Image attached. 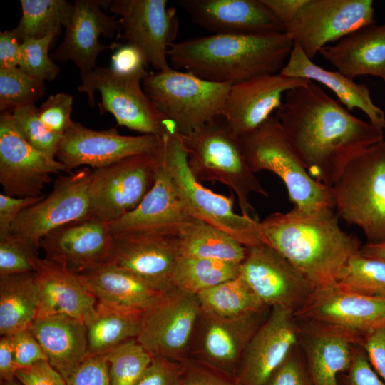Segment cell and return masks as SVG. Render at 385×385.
<instances>
[{"label": "cell", "instance_id": "obj_1", "mask_svg": "<svg viewBox=\"0 0 385 385\" xmlns=\"http://www.w3.org/2000/svg\"><path fill=\"white\" fill-rule=\"evenodd\" d=\"M275 115L309 175L329 187L351 160L384 140L382 129L352 115L311 81L287 91Z\"/></svg>", "mask_w": 385, "mask_h": 385}, {"label": "cell", "instance_id": "obj_2", "mask_svg": "<svg viewBox=\"0 0 385 385\" xmlns=\"http://www.w3.org/2000/svg\"><path fill=\"white\" fill-rule=\"evenodd\" d=\"M334 210L294 207L260 222L262 242L286 258L314 289L334 285L343 266L361 252L359 241L341 229Z\"/></svg>", "mask_w": 385, "mask_h": 385}, {"label": "cell", "instance_id": "obj_3", "mask_svg": "<svg viewBox=\"0 0 385 385\" xmlns=\"http://www.w3.org/2000/svg\"><path fill=\"white\" fill-rule=\"evenodd\" d=\"M294 43L284 32L257 35L209 34L175 42L168 58L206 81L235 84L279 73Z\"/></svg>", "mask_w": 385, "mask_h": 385}, {"label": "cell", "instance_id": "obj_4", "mask_svg": "<svg viewBox=\"0 0 385 385\" xmlns=\"http://www.w3.org/2000/svg\"><path fill=\"white\" fill-rule=\"evenodd\" d=\"M220 117L188 134L178 133L188 166L199 182L217 181L230 188L242 215L259 221L250 195L268 197V193L250 168L240 136Z\"/></svg>", "mask_w": 385, "mask_h": 385}, {"label": "cell", "instance_id": "obj_5", "mask_svg": "<svg viewBox=\"0 0 385 385\" xmlns=\"http://www.w3.org/2000/svg\"><path fill=\"white\" fill-rule=\"evenodd\" d=\"M159 150L178 199L190 217L223 231L246 247L263 243L260 221L236 214L232 195L215 193L193 176L178 133L170 131L160 138Z\"/></svg>", "mask_w": 385, "mask_h": 385}, {"label": "cell", "instance_id": "obj_6", "mask_svg": "<svg viewBox=\"0 0 385 385\" xmlns=\"http://www.w3.org/2000/svg\"><path fill=\"white\" fill-rule=\"evenodd\" d=\"M332 188L339 216L359 227L369 243L384 242L385 140L351 160Z\"/></svg>", "mask_w": 385, "mask_h": 385}, {"label": "cell", "instance_id": "obj_7", "mask_svg": "<svg viewBox=\"0 0 385 385\" xmlns=\"http://www.w3.org/2000/svg\"><path fill=\"white\" fill-rule=\"evenodd\" d=\"M242 148L253 173L269 170L285 184L294 207L334 209L332 188L312 178L292 150L276 115L255 130L240 136Z\"/></svg>", "mask_w": 385, "mask_h": 385}, {"label": "cell", "instance_id": "obj_8", "mask_svg": "<svg viewBox=\"0 0 385 385\" xmlns=\"http://www.w3.org/2000/svg\"><path fill=\"white\" fill-rule=\"evenodd\" d=\"M142 86L175 132L188 134L220 116L231 85L206 81L170 66L149 73Z\"/></svg>", "mask_w": 385, "mask_h": 385}, {"label": "cell", "instance_id": "obj_9", "mask_svg": "<svg viewBox=\"0 0 385 385\" xmlns=\"http://www.w3.org/2000/svg\"><path fill=\"white\" fill-rule=\"evenodd\" d=\"M150 73L121 74L111 68L97 66L81 78L79 92L86 93L88 103L95 106L94 93H100L101 113L108 112L119 125L142 134L163 138L175 131L174 125L156 108L145 93L141 83Z\"/></svg>", "mask_w": 385, "mask_h": 385}, {"label": "cell", "instance_id": "obj_10", "mask_svg": "<svg viewBox=\"0 0 385 385\" xmlns=\"http://www.w3.org/2000/svg\"><path fill=\"white\" fill-rule=\"evenodd\" d=\"M159 163L158 148L92 170L91 215L108 223L133 211L153 188Z\"/></svg>", "mask_w": 385, "mask_h": 385}, {"label": "cell", "instance_id": "obj_11", "mask_svg": "<svg viewBox=\"0 0 385 385\" xmlns=\"http://www.w3.org/2000/svg\"><path fill=\"white\" fill-rule=\"evenodd\" d=\"M372 0H307L287 35L312 59L329 42L374 23Z\"/></svg>", "mask_w": 385, "mask_h": 385}, {"label": "cell", "instance_id": "obj_12", "mask_svg": "<svg viewBox=\"0 0 385 385\" xmlns=\"http://www.w3.org/2000/svg\"><path fill=\"white\" fill-rule=\"evenodd\" d=\"M108 8L123 29L117 39L136 47L157 71L170 67L167 53L179 28L175 8L166 0H113Z\"/></svg>", "mask_w": 385, "mask_h": 385}, {"label": "cell", "instance_id": "obj_13", "mask_svg": "<svg viewBox=\"0 0 385 385\" xmlns=\"http://www.w3.org/2000/svg\"><path fill=\"white\" fill-rule=\"evenodd\" d=\"M71 173L56 158L32 146L16 128L11 111L0 115V183L3 193L17 197L41 196L51 175Z\"/></svg>", "mask_w": 385, "mask_h": 385}, {"label": "cell", "instance_id": "obj_14", "mask_svg": "<svg viewBox=\"0 0 385 385\" xmlns=\"http://www.w3.org/2000/svg\"><path fill=\"white\" fill-rule=\"evenodd\" d=\"M91 173L92 170L83 167L58 176L47 196L19 215L11 232L39 246L41 239L53 230L91 215Z\"/></svg>", "mask_w": 385, "mask_h": 385}, {"label": "cell", "instance_id": "obj_15", "mask_svg": "<svg viewBox=\"0 0 385 385\" xmlns=\"http://www.w3.org/2000/svg\"><path fill=\"white\" fill-rule=\"evenodd\" d=\"M200 314L196 295L173 288L143 312L136 339L153 357L179 359Z\"/></svg>", "mask_w": 385, "mask_h": 385}, {"label": "cell", "instance_id": "obj_16", "mask_svg": "<svg viewBox=\"0 0 385 385\" xmlns=\"http://www.w3.org/2000/svg\"><path fill=\"white\" fill-rule=\"evenodd\" d=\"M239 275L266 307H284L294 314L314 290L304 277L269 245L247 247Z\"/></svg>", "mask_w": 385, "mask_h": 385}, {"label": "cell", "instance_id": "obj_17", "mask_svg": "<svg viewBox=\"0 0 385 385\" xmlns=\"http://www.w3.org/2000/svg\"><path fill=\"white\" fill-rule=\"evenodd\" d=\"M155 135H123L115 128L96 130L73 121L63 135L56 158L70 172L81 166L94 169L108 166L130 156L155 151Z\"/></svg>", "mask_w": 385, "mask_h": 385}, {"label": "cell", "instance_id": "obj_18", "mask_svg": "<svg viewBox=\"0 0 385 385\" xmlns=\"http://www.w3.org/2000/svg\"><path fill=\"white\" fill-rule=\"evenodd\" d=\"M294 315L299 320L365 336L385 326V297L362 294L333 285L314 289Z\"/></svg>", "mask_w": 385, "mask_h": 385}, {"label": "cell", "instance_id": "obj_19", "mask_svg": "<svg viewBox=\"0 0 385 385\" xmlns=\"http://www.w3.org/2000/svg\"><path fill=\"white\" fill-rule=\"evenodd\" d=\"M155 183L133 211L108 222L113 236L175 237L193 218L183 207L159 150Z\"/></svg>", "mask_w": 385, "mask_h": 385}, {"label": "cell", "instance_id": "obj_20", "mask_svg": "<svg viewBox=\"0 0 385 385\" xmlns=\"http://www.w3.org/2000/svg\"><path fill=\"white\" fill-rule=\"evenodd\" d=\"M299 343L294 313L274 307L248 342L237 378L239 385H266Z\"/></svg>", "mask_w": 385, "mask_h": 385}, {"label": "cell", "instance_id": "obj_21", "mask_svg": "<svg viewBox=\"0 0 385 385\" xmlns=\"http://www.w3.org/2000/svg\"><path fill=\"white\" fill-rule=\"evenodd\" d=\"M113 240L108 223L91 215L50 232L39 246L45 258L80 274L107 263Z\"/></svg>", "mask_w": 385, "mask_h": 385}, {"label": "cell", "instance_id": "obj_22", "mask_svg": "<svg viewBox=\"0 0 385 385\" xmlns=\"http://www.w3.org/2000/svg\"><path fill=\"white\" fill-rule=\"evenodd\" d=\"M304 78L267 74L231 85L221 112L238 136L247 134L272 116L289 91L308 83Z\"/></svg>", "mask_w": 385, "mask_h": 385}, {"label": "cell", "instance_id": "obj_23", "mask_svg": "<svg viewBox=\"0 0 385 385\" xmlns=\"http://www.w3.org/2000/svg\"><path fill=\"white\" fill-rule=\"evenodd\" d=\"M109 3L110 1L75 0L63 40L51 53V58L61 62L73 61L83 78L97 67L96 59L101 52L119 47L120 44L115 42L109 46L99 42L101 35L113 37L120 26L115 15H107L101 10V6L108 8Z\"/></svg>", "mask_w": 385, "mask_h": 385}, {"label": "cell", "instance_id": "obj_24", "mask_svg": "<svg viewBox=\"0 0 385 385\" xmlns=\"http://www.w3.org/2000/svg\"><path fill=\"white\" fill-rule=\"evenodd\" d=\"M191 21L211 34L283 33L277 18L262 0H177Z\"/></svg>", "mask_w": 385, "mask_h": 385}, {"label": "cell", "instance_id": "obj_25", "mask_svg": "<svg viewBox=\"0 0 385 385\" xmlns=\"http://www.w3.org/2000/svg\"><path fill=\"white\" fill-rule=\"evenodd\" d=\"M299 342L313 385H338L339 374L348 371L361 336L336 327L299 320Z\"/></svg>", "mask_w": 385, "mask_h": 385}, {"label": "cell", "instance_id": "obj_26", "mask_svg": "<svg viewBox=\"0 0 385 385\" xmlns=\"http://www.w3.org/2000/svg\"><path fill=\"white\" fill-rule=\"evenodd\" d=\"M109 260L156 289H173V272L179 257L175 237L113 236Z\"/></svg>", "mask_w": 385, "mask_h": 385}, {"label": "cell", "instance_id": "obj_27", "mask_svg": "<svg viewBox=\"0 0 385 385\" xmlns=\"http://www.w3.org/2000/svg\"><path fill=\"white\" fill-rule=\"evenodd\" d=\"M38 288L37 317L66 314L85 322L97 300L78 275L46 258H39L35 271Z\"/></svg>", "mask_w": 385, "mask_h": 385}, {"label": "cell", "instance_id": "obj_28", "mask_svg": "<svg viewBox=\"0 0 385 385\" xmlns=\"http://www.w3.org/2000/svg\"><path fill=\"white\" fill-rule=\"evenodd\" d=\"M319 53L350 79L370 75L385 83V23L361 28Z\"/></svg>", "mask_w": 385, "mask_h": 385}, {"label": "cell", "instance_id": "obj_29", "mask_svg": "<svg viewBox=\"0 0 385 385\" xmlns=\"http://www.w3.org/2000/svg\"><path fill=\"white\" fill-rule=\"evenodd\" d=\"M77 274L98 302L123 310L143 312L165 293L110 263Z\"/></svg>", "mask_w": 385, "mask_h": 385}, {"label": "cell", "instance_id": "obj_30", "mask_svg": "<svg viewBox=\"0 0 385 385\" xmlns=\"http://www.w3.org/2000/svg\"><path fill=\"white\" fill-rule=\"evenodd\" d=\"M29 329L65 379L88 356L86 328L81 319L61 314L38 317Z\"/></svg>", "mask_w": 385, "mask_h": 385}, {"label": "cell", "instance_id": "obj_31", "mask_svg": "<svg viewBox=\"0 0 385 385\" xmlns=\"http://www.w3.org/2000/svg\"><path fill=\"white\" fill-rule=\"evenodd\" d=\"M279 73L323 84L334 93L347 110L360 109L369 118V123L385 129V113L373 102L366 85L357 83L337 71L327 70L315 64L299 46L294 44L288 61Z\"/></svg>", "mask_w": 385, "mask_h": 385}, {"label": "cell", "instance_id": "obj_32", "mask_svg": "<svg viewBox=\"0 0 385 385\" xmlns=\"http://www.w3.org/2000/svg\"><path fill=\"white\" fill-rule=\"evenodd\" d=\"M262 313L239 319L204 316L206 319L202 345L204 356L214 366L234 365L242 359L248 342L260 326Z\"/></svg>", "mask_w": 385, "mask_h": 385}, {"label": "cell", "instance_id": "obj_33", "mask_svg": "<svg viewBox=\"0 0 385 385\" xmlns=\"http://www.w3.org/2000/svg\"><path fill=\"white\" fill-rule=\"evenodd\" d=\"M38 309L35 272L0 276V334L29 329Z\"/></svg>", "mask_w": 385, "mask_h": 385}, {"label": "cell", "instance_id": "obj_34", "mask_svg": "<svg viewBox=\"0 0 385 385\" xmlns=\"http://www.w3.org/2000/svg\"><path fill=\"white\" fill-rule=\"evenodd\" d=\"M179 256L241 264L247 248L223 231L192 219L175 237Z\"/></svg>", "mask_w": 385, "mask_h": 385}, {"label": "cell", "instance_id": "obj_35", "mask_svg": "<svg viewBox=\"0 0 385 385\" xmlns=\"http://www.w3.org/2000/svg\"><path fill=\"white\" fill-rule=\"evenodd\" d=\"M142 314L97 302L95 312L84 322L88 355H103L118 345L136 339Z\"/></svg>", "mask_w": 385, "mask_h": 385}, {"label": "cell", "instance_id": "obj_36", "mask_svg": "<svg viewBox=\"0 0 385 385\" xmlns=\"http://www.w3.org/2000/svg\"><path fill=\"white\" fill-rule=\"evenodd\" d=\"M196 296L205 317L239 319L262 313L267 307L240 275Z\"/></svg>", "mask_w": 385, "mask_h": 385}, {"label": "cell", "instance_id": "obj_37", "mask_svg": "<svg viewBox=\"0 0 385 385\" xmlns=\"http://www.w3.org/2000/svg\"><path fill=\"white\" fill-rule=\"evenodd\" d=\"M240 264L179 256L173 272L174 288L193 295L239 275Z\"/></svg>", "mask_w": 385, "mask_h": 385}, {"label": "cell", "instance_id": "obj_38", "mask_svg": "<svg viewBox=\"0 0 385 385\" xmlns=\"http://www.w3.org/2000/svg\"><path fill=\"white\" fill-rule=\"evenodd\" d=\"M22 15L13 29L21 43L26 38H40L53 30L68 26L73 3L66 0H21Z\"/></svg>", "mask_w": 385, "mask_h": 385}, {"label": "cell", "instance_id": "obj_39", "mask_svg": "<svg viewBox=\"0 0 385 385\" xmlns=\"http://www.w3.org/2000/svg\"><path fill=\"white\" fill-rule=\"evenodd\" d=\"M334 285L362 294L381 295L385 293V261L360 252L343 266Z\"/></svg>", "mask_w": 385, "mask_h": 385}, {"label": "cell", "instance_id": "obj_40", "mask_svg": "<svg viewBox=\"0 0 385 385\" xmlns=\"http://www.w3.org/2000/svg\"><path fill=\"white\" fill-rule=\"evenodd\" d=\"M110 385H134L153 356L136 339L126 341L103 354Z\"/></svg>", "mask_w": 385, "mask_h": 385}, {"label": "cell", "instance_id": "obj_41", "mask_svg": "<svg viewBox=\"0 0 385 385\" xmlns=\"http://www.w3.org/2000/svg\"><path fill=\"white\" fill-rule=\"evenodd\" d=\"M46 92L44 81L33 77L19 67L0 68V110L34 104Z\"/></svg>", "mask_w": 385, "mask_h": 385}, {"label": "cell", "instance_id": "obj_42", "mask_svg": "<svg viewBox=\"0 0 385 385\" xmlns=\"http://www.w3.org/2000/svg\"><path fill=\"white\" fill-rule=\"evenodd\" d=\"M39 248L29 237L14 232L0 237V276L35 272Z\"/></svg>", "mask_w": 385, "mask_h": 385}, {"label": "cell", "instance_id": "obj_43", "mask_svg": "<svg viewBox=\"0 0 385 385\" xmlns=\"http://www.w3.org/2000/svg\"><path fill=\"white\" fill-rule=\"evenodd\" d=\"M11 114L17 130L25 140L40 152L56 158L63 135L53 132L43 123L35 104L16 108Z\"/></svg>", "mask_w": 385, "mask_h": 385}, {"label": "cell", "instance_id": "obj_44", "mask_svg": "<svg viewBox=\"0 0 385 385\" xmlns=\"http://www.w3.org/2000/svg\"><path fill=\"white\" fill-rule=\"evenodd\" d=\"M60 30H53L40 38H26L21 44V55L18 67L29 75L42 81L56 78L60 68L48 55L53 40Z\"/></svg>", "mask_w": 385, "mask_h": 385}, {"label": "cell", "instance_id": "obj_45", "mask_svg": "<svg viewBox=\"0 0 385 385\" xmlns=\"http://www.w3.org/2000/svg\"><path fill=\"white\" fill-rule=\"evenodd\" d=\"M73 96L68 93L52 94L38 108L43 123L53 132L63 135L71 126Z\"/></svg>", "mask_w": 385, "mask_h": 385}, {"label": "cell", "instance_id": "obj_46", "mask_svg": "<svg viewBox=\"0 0 385 385\" xmlns=\"http://www.w3.org/2000/svg\"><path fill=\"white\" fill-rule=\"evenodd\" d=\"M184 365L163 357H153L134 385H183Z\"/></svg>", "mask_w": 385, "mask_h": 385}, {"label": "cell", "instance_id": "obj_47", "mask_svg": "<svg viewBox=\"0 0 385 385\" xmlns=\"http://www.w3.org/2000/svg\"><path fill=\"white\" fill-rule=\"evenodd\" d=\"M66 381L68 385H110L103 355H88Z\"/></svg>", "mask_w": 385, "mask_h": 385}, {"label": "cell", "instance_id": "obj_48", "mask_svg": "<svg viewBox=\"0 0 385 385\" xmlns=\"http://www.w3.org/2000/svg\"><path fill=\"white\" fill-rule=\"evenodd\" d=\"M12 335L17 369L30 366L41 361H47L41 346L29 329Z\"/></svg>", "mask_w": 385, "mask_h": 385}, {"label": "cell", "instance_id": "obj_49", "mask_svg": "<svg viewBox=\"0 0 385 385\" xmlns=\"http://www.w3.org/2000/svg\"><path fill=\"white\" fill-rule=\"evenodd\" d=\"M16 379L22 385H68L62 375L46 360L17 369Z\"/></svg>", "mask_w": 385, "mask_h": 385}, {"label": "cell", "instance_id": "obj_50", "mask_svg": "<svg viewBox=\"0 0 385 385\" xmlns=\"http://www.w3.org/2000/svg\"><path fill=\"white\" fill-rule=\"evenodd\" d=\"M44 195L37 197H17L0 194V237L11 232L12 225L19 215L28 207L38 202Z\"/></svg>", "mask_w": 385, "mask_h": 385}, {"label": "cell", "instance_id": "obj_51", "mask_svg": "<svg viewBox=\"0 0 385 385\" xmlns=\"http://www.w3.org/2000/svg\"><path fill=\"white\" fill-rule=\"evenodd\" d=\"M298 346L274 372L266 385H307Z\"/></svg>", "mask_w": 385, "mask_h": 385}, {"label": "cell", "instance_id": "obj_52", "mask_svg": "<svg viewBox=\"0 0 385 385\" xmlns=\"http://www.w3.org/2000/svg\"><path fill=\"white\" fill-rule=\"evenodd\" d=\"M145 67L148 65L142 53L129 43L118 47L111 57V68L121 74L146 73Z\"/></svg>", "mask_w": 385, "mask_h": 385}, {"label": "cell", "instance_id": "obj_53", "mask_svg": "<svg viewBox=\"0 0 385 385\" xmlns=\"http://www.w3.org/2000/svg\"><path fill=\"white\" fill-rule=\"evenodd\" d=\"M361 346L373 369L385 384V326L365 335Z\"/></svg>", "mask_w": 385, "mask_h": 385}, {"label": "cell", "instance_id": "obj_54", "mask_svg": "<svg viewBox=\"0 0 385 385\" xmlns=\"http://www.w3.org/2000/svg\"><path fill=\"white\" fill-rule=\"evenodd\" d=\"M348 371L347 385H385L360 349H356Z\"/></svg>", "mask_w": 385, "mask_h": 385}, {"label": "cell", "instance_id": "obj_55", "mask_svg": "<svg viewBox=\"0 0 385 385\" xmlns=\"http://www.w3.org/2000/svg\"><path fill=\"white\" fill-rule=\"evenodd\" d=\"M183 385H239L209 366L188 363L184 365Z\"/></svg>", "mask_w": 385, "mask_h": 385}, {"label": "cell", "instance_id": "obj_56", "mask_svg": "<svg viewBox=\"0 0 385 385\" xmlns=\"http://www.w3.org/2000/svg\"><path fill=\"white\" fill-rule=\"evenodd\" d=\"M282 25L284 33L290 32L295 19L307 0H262Z\"/></svg>", "mask_w": 385, "mask_h": 385}, {"label": "cell", "instance_id": "obj_57", "mask_svg": "<svg viewBox=\"0 0 385 385\" xmlns=\"http://www.w3.org/2000/svg\"><path fill=\"white\" fill-rule=\"evenodd\" d=\"M21 44L13 30L0 32V68L19 66Z\"/></svg>", "mask_w": 385, "mask_h": 385}, {"label": "cell", "instance_id": "obj_58", "mask_svg": "<svg viewBox=\"0 0 385 385\" xmlns=\"http://www.w3.org/2000/svg\"><path fill=\"white\" fill-rule=\"evenodd\" d=\"M16 370L13 335H3L0 339L1 382H9L15 380Z\"/></svg>", "mask_w": 385, "mask_h": 385}, {"label": "cell", "instance_id": "obj_59", "mask_svg": "<svg viewBox=\"0 0 385 385\" xmlns=\"http://www.w3.org/2000/svg\"><path fill=\"white\" fill-rule=\"evenodd\" d=\"M365 256L385 261V241L378 243H367L361 247Z\"/></svg>", "mask_w": 385, "mask_h": 385}, {"label": "cell", "instance_id": "obj_60", "mask_svg": "<svg viewBox=\"0 0 385 385\" xmlns=\"http://www.w3.org/2000/svg\"><path fill=\"white\" fill-rule=\"evenodd\" d=\"M1 385H22L16 379L12 381L2 382Z\"/></svg>", "mask_w": 385, "mask_h": 385}, {"label": "cell", "instance_id": "obj_61", "mask_svg": "<svg viewBox=\"0 0 385 385\" xmlns=\"http://www.w3.org/2000/svg\"><path fill=\"white\" fill-rule=\"evenodd\" d=\"M379 296H381V297H385V293L381 294V295H379Z\"/></svg>", "mask_w": 385, "mask_h": 385}]
</instances>
